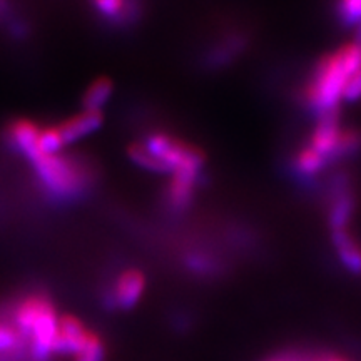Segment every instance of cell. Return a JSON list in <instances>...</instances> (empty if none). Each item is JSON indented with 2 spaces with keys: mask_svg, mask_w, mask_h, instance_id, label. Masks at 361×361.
Here are the masks:
<instances>
[{
  "mask_svg": "<svg viewBox=\"0 0 361 361\" xmlns=\"http://www.w3.org/2000/svg\"><path fill=\"white\" fill-rule=\"evenodd\" d=\"M360 69L361 42L353 39L318 59L301 85L300 102L314 117L340 114L346 87Z\"/></svg>",
  "mask_w": 361,
  "mask_h": 361,
  "instance_id": "1",
  "label": "cell"
},
{
  "mask_svg": "<svg viewBox=\"0 0 361 361\" xmlns=\"http://www.w3.org/2000/svg\"><path fill=\"white\" fill-rule=\"evenodd\" d=\"M39 186L52 201H78L89 188V176L80 162L69 157L40 154L30 161Z\"/></svg>",
  "mask_w": 361,
  "mask_h": 361,
  "instance_id": "2",
  "label": "cell"
},
{
  "mask_svg": "<svg viewBox=\"0 0 361 361\" xmlns=\"http://www.w3.org/2000/svg\"><path fill=\"white\" fill-rule=\"evenodd\" d=\"M146 290V276L142 271L129 268L124 269L116 281L104 291V306L109 310H130L141 300Z\"/></svg>",
  "mask_w": 361,
  "mask_h": 361,
  "instance_id": "3",
  "label": "cell"
},
{
  "mask_svg": "<svg viewBox=\"0 0 361 361\" xmlns=\"http://www.w3.org/2000/svg\"><path fill=\"white\" fill-rule=\"evenodd\" d=\"M202 186L201 179L188 178V176H173L169 184L162 191V207L168 214H184L196 201L197 191Z\"/></svg>",
  "mask_w": 361,
  "mask_h": 361,
  "instance_id": "4",
  "label": "cell"
},
{
  "mask_svg": "<svg viewBox=\"0 0 361 361\" xmlns=\"http://www.w3.org/2000/svg\"><path fill=\"white\" fill-rule=\"evenodd\" d=\"M90 331L74 316H62L59 319L57 338L54 345V355H78L89 340Z\"/></svg>",
  "mask_w": 361,
  "mask_h": 361,
  "instance_id": "5",
  "label": "cell"
},
{
  "mask_svg": "<svg viewBox=\"0 0 361 361\" xmlns=\"http://www.w3.org/2000/svg\"><path fill=\"white\" fill-rule=\"evenodd\" d=\"M39 134L40 126L32 123V121L20 119L13 121L11 124V128L7 130V139L8 144H11L17 152H20L22 156L27 157V159L32 161L37 156L42 154L39 149Z\"/></svg>",
  "mask_w": 361,
  "mask_h": 361,
  "instance_id": "6",
  "label": "cell"
},
{
  "mask_svg": "<svg viewBox=\"0 0 361 361\" xmlns=\"http://www.w3.org/2000/svg\"><path fill=\"white\" fill-rule=\"evenodd\" d=\"M104 124V116L102 112L96 111H84L80 114L71 117V119L64 121L62 124L57 126L59 134H61L62 142L66 144H74L79 139L85 137V135L96 133L102 128Z\"/></svg>",
  "mask_w": 361,
  "mask_h": 361,
  "instance_id": "7",
  "label": "cell"
},
{
  "mask_svg": "<svg viewBox=\"0 0 361 361\" xmlns=\"http://www.w3.org/2000/svg\"><path fill=\"white\" fill-rule=\"evenodd\" d=\"M29 353V341L17 329L13 322H0V355L12 358Z\"/></svg>",
  "mask_w": 361,
  "mask_h": 361,
  "instance_id": "8",
  "label": "cell"
},
{
  "mask_svg": "<svg viewBox=\"0 0 361 361\" xmlns=\"http://www.w3.org/2000/svg\"><path fill=\"white\" fill-rule=\"evenodd\" d=\"M112 92H114V85H112L111 79L101 78L96 79L89 85L87 90L82 96V107L84 111H96L101 112V109L109 101Z\"/></svg>",
  "mask_w": 361,
  "mask_h": 361,
  "instance_id": "9",
  "label": "cell"
},
{
  "mask_svg": "<svg viewBox=\"0 0 361 361\" xmlns=\"http://www.w3.org/2000/svg\"><path fill=\"white\" fill-rule=\"evenodd\" d=\"M99 16L111 22H123L133 19L134 11L129 6V0H90Z\"/></svg>",
  "mask_w": 361,
  "mask_h": 361,
  "instance_id": "10",
  "label": "cell"
},
{
  "mask_svg": "<svg viewBox=\"0 0 361 361\" xmlns=\"http://www.w3.org/2000/svg\"><path fill=\"white\" fill-rule=\"evenodd\" d=\"M335 17L346 29H361V0H335Z\"/></svg>",
  "mask_w": 361,
  "mask_h": 361,
  "instance_id": "11",
  "label": "cell"
},
{
  "mask_svg": "<svg viewBox=\"0 0 361 361\" xmlns=\"http://www.w3.org/2000/svg\"><path fill=\"white\" fill-rule=\"evenodd\" d=\"M128 154L134 164H137L139 168L149 171V173L168 174V171H166L164 166H162V162L157 159L156 156H152L142 142L130 144L128 147Z\"/></svg>",
  "mask_w": 361,
  "mask_h": 361,
  "instance_id": "12",
  "label": "cell"
},
{
  "mask_svg": "<svg viewBox=\"0 0 361 361\" xmlns=\"http://www.w3.org/2000/svg\"><path fill=\"white\" fill-rule=\"evenodd\" d=\"M62 146H64V142H62V137H61V134H59L57 126L56 128H52V126L51 128H40L39 149L42 154H45V156L59 154Z\"/></svg>",
  "mask_w": 361,
  "mask_h": 361,
  "instance_id": "13",
  "label": "cell"
},
{
  "mask_svg": "<svg viewBox=\"0 0 361 361\" xmlns=\"http://www.w3.org/2000/svg\"><path fill=\"white\" fill-rule=\"evenodd\" d=\"M75 361H106V346L96 333H90L84 348L75 355Z\"/></svg>",
  "mask_w": 361,
  "mask_h": 361,
  "instance_id": "14",
  "label": "cell"
},
{
  "mask_svg": "<svg viewBox=\"0 0 361 361\" xmlns=\"http://www.w3.org/2000/svg\"><path fill=\"white\" fill-rule=\"evenodd\" d=\"M271 361H291V356H279V358L271 360Z\"/></svg>",
  "mask_w": 361,
  "mask_h": 361,
  "instance_id": "15",
  "label": "cell"
},
{
  "mask_svg": "<svg viewBox=\"0 0 361 361\" xmlns=\"http://www.w3.org/2000/svg\"><path fill=\"white\" fill-rule=\"evenodd\" d=\"M6 11V0H0V16Z\"/></svg>",
  "mask_w": 361,
  "mask_h": 361,
  "instance_id": "16",
  "label": "cell"
}]
</instances>
